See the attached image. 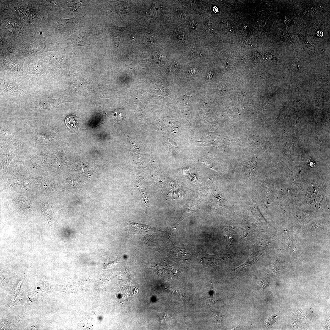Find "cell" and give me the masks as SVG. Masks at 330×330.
Segmentation results:
<instances>
[{"label": "cell", "mask_w": 330, "mask_h": 330, "mask_svg": "<svg viewBox=\"0 0 330 330\" xmlns=\"http://www.w3.org/2000/svg\"><path fill=\"white\" fill-rule=\"evenodd\" d=\"M291 38L289 33L286 30L283 32L281 37V39L284 42H286Z\"/></svg>", "instance_id": "7c38bea8"}, {"label": "cell", "mask_w": 330, "mask_h": 330, "mask_svg": "<svg viewBox=\"0 0 330 330\" xmlns=\"http://www.w3.org/2000/svg\"><path fill=\"white\" fill-rule=\"evenodd\" d=\"M169 291H170L172 292H173L174 294L182 296L183 295V294L182 292L181 289L178 288H171L170 289H169Z\"/></svg>", "instance_id": "4fadbf2b"}, {"label": "cell", "mask_w": 330, "mask_h": 330, "mask_svg": "<svg viewBox=\"0 0 330 330\" xmlns=\"http://www.w3.org/2000/svg\"><path fill=\"white\" fill-rule=\"evenodd\" d=\"M70 5H69V6L71 8V10L75 11H76L77 9L82 6H84L82 2L81 1H71L70 2Z\"/></svg>", "instance_id": "9c48e42d"}, {"label": "cell", "mask_w": 330, "mask_h": 330, "mask_svg": "<svg viewBox=\"0 0 330 330\" xmlns=\"http://www.w3.org/2000/svg\"><path fill=\"white\" fill-rule=\"evenodd\" d=\"M128 26H113L112 27V33L114 41L117 48H118L120 37L123 31Z\"/></svg>", "instance_id": "5b68a950"}, {"label": "cell", "mask_w": 330, "mask_h": 330, "mask_svg": "<svg viewBox=\"0 0 330 330\" xmlns=\"http://www.w3.org/2000/svg\"><path fill=\"white\" fill-rule=\"evenodd\" d=\"M161 55L159 54L156 55L154 57L155 61L157 63H159L161 61Z\"/></svg>", "instance_id": "5bb4252c"}, {"label": "cell", "mask_w": 330, "mask_h": 330, "mask_svg": "<svg viewBox=\"0 0 330 330\" xmlns=\"http://www.w3.org/2000/svg\"><path fill=\"white\" fill-rule=\"evenodd\" d=\"M171 316L166 314H162L160 316V320L162 323L168 322L171 319Z\"/></svg>", "instance_id": "8fae6325"}, {"label": "cell", "mask_w": 330, "mask_h": 330, "mask_svg": "<svg viewBox=\"0 0 330 330\" xmlns=\"http://www.w3.org/2000/svg\"><path fill=\"white\" fill-rule=\"evenodd\" d=\"M60 24L65 29L72 28L75 26L77 23V19L74 17L71 19L65 20H59Z\"/></svg>", "instance_id": "ba28073f"}, {"label": "cell", "mask_w": 330, "mask_h": 330, "mask_svg": "<svg viewBox=\"0 0 330 330\" xmlns=\"http://www.w3.org/2000/svg\"><path fill=\"white\" fill-rule=\"evenodd\" d=\"M244 169L246 174L247 177L251 176L254 173L255 169V162L252 161V160L248 161L245 162L244 165Z\"/></svg>", "instance_id": "52a82bcc"}, {"label": "cell", "mask_w": 330, "mask_h": 330, "mask_svg": "<svg viewBox=\"0 0 330 330\" xmlns=\"http://www.w3.org/2000/svg\"><path fill=\"white\" fill-rule=\"evenodd\" d=\"M260 254L259 251L253 253L243 264L235 269L234 270L241 271L247 270L256 261L259 256Z\"/></svg>", "instance_id": "7a4b0ae2"}, {"label": "cell", "mask_w": 330, "mask_h": 330, "mask_svg": "<svg viewBox=\"0 0 330 330\" xmlns=\"http://www.w3.org/2000/svg\"><path fill=\"white\" fill-rule=\"evenodd\" d=\"M89 35L88 33L81 32L72 36L69 42L75 49L79 46H87L89 45Z\"/></svg>", "instance_id": "6da1fadb"}, {"label": "cell", "mask_w": 330, "mask_h": 330, "mask_svg": "<svg viewBox=\"0 0 330 330\" xmlns=\"http://www.w3.org/2000/svg\"><path fill=\"white\" fill-rule=\"evenodd\" d=\"M42 208L44 215L49 223L50 224L52 217V209L51 205L48 202H45L42 205Z\"/></svg>", "instance_id": "8992f818"}, {"label": "cell", "mask_w": 330, "mask_h": 330, "mask_svg": "<svg viewBox=\"0 0 330 330\" xmlns=\"http://www.w3.org/2000/svg\"><path fill=\"white\" fill-rule=\"evenodd\" d=\"M128 5L126 2H123L121 3L114 6L108 5L106 6L105 8L107 10L119 13H124L127 12L128 9Z\"/></svg>", "instance_id": "3957f363"}, {"label": "cell", "mask_w": 330, "mask_h": 330, "mask_svg": "<svg viewBox=\"0 0 330 330\" xmlns=\"http://www.w3.org/2000/svg\"><path fill=\"white\" fill-rule=\"evenodd\" d=\"M65 124L68 129L72 131H75L78 129V117L72 115H69L65 118Z\"/></svg>", "instance_id": "277c9868"}, {"label": "cell", "mask_w": 330, "mask_h": 330, "mask_svg": "<svg viewBox=\"0 0 330 330\" xmlns=\"http://www.w3.org/2000/svg\"><path fill=\"white\" fill-rule=\"evenodd\" d=\"M323 35V32L321 31H318L317 32V35L319 37H322Z\"/></svg>", "instance_id": "9a60e30c"}, {"label": "cell", "mask_w": 330, "mask_h": 330, "mask_svg": "<svg viewBox=\"0 0 330 330\" xmlns=\"http://www.w3.org/2000/svg\"><path fill=\"white\" fill-rule=\"evenodd\" d=\"M284 21L286 27V30H287V28L289 26L295 24L293 19L287 16H286L284 17Z\"/></svg>", "instance_id": "30bf717a"}]
</instances>
